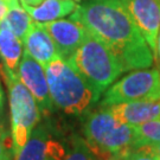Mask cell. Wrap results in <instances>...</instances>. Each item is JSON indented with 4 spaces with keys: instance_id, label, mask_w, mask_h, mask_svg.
<instances>
[{
    "instance_id": "30bf717a",
    "label": "cell",
    "mask_w": 160,
    "mask_h": 160,
    "mask_svg": "<svg viewBox=\"0 0 160 160\" xmlns=\"http://www.w3.org/2000/svg\"><path fill=\"white\" fill-rule=\"evenodd\" d=\"M51 36L61 57L68 59L84 40L88 29L74 19H57L42 23Z\"/></svg>"
},
{
    "instance_id": "44dd1931",
    "label": "cell",
    "mask_w": 160,
    "mask_h": 160,
    "mask_svg": "<svg viewBox=\"0 0 160 160\" xmlns=\"http://www.w3.org/2000/svg\"><path fill=\"white\" fill-rule=\"evenodd\" d=\"M7 11H8V4L6 2V0H0V24L5 19Z\"/></svg>"
},
{
    "instance_id": "484cf974",
    "label": "cell",
    "mask_w": 160,
    "mask_h": 160,
    "mask_svg": "<svg viewBox=\"0 0 160 160\" xmlns=\"http://www.w3.org/2000/svg\"><path fill=\"white\" fill-rule=\"evenodd\" d=\"M75 1H76V2H83L84 0H75Z\"/></svg>"
},
{
    "instance_id": "52a82bcc",
    "label": "cell",
    "mask_w": 160,
    "mask_h": 160,
    "mask_svg": "<svg viewBox=\"0 0 160 160\" xmlns=\"http://www.w3.org/2000/svg\"><path fill=\"white\" fill-rule=\"evenodd\" d=\"M16 72L19 80L23 82L24 86L29 89V92L34 97L40 113L44 115L52 113L55 104L50 96L45 70L25 50Z\"/></svg>"
},
{
    "instance_id": "8fae6325",
    "label": "cell",
    "mask_w": 160,
    "mask_h": 160,
    "mask_svg": "<svg viewBox=\"0 0 160 160\" xmlns=\"http://www.w3.org/2000/svg\"><path fill=\"white\" fill-rule=\"evenodd\" d=\"M25 51L45 69L52 61L61 57L51 36L44 25L34 22L23 39Z\"/></svg>"
},
{
    "instance_id": "7a4b0ae2",
    "label": "cell",
    "mask_w": 160,
    "mask_h": 160,
    "mask_svg": "<svg viewBox=\"0 0 160 160\" xmlns=\"http://www.w3.org/2000/svg\"><path fill=\"white\" fill-rule=\"evenodd\" d=\"M67 62L89 86L96 101L125 72L119 58L89 30L82 44Z\"/></svg>"
},
{
    "instance_id": "ba28073f",
    "label": "cell",
    "mask_w": 160,
    "mask_h": 160,
    "mask_svg": "<svg viewBox=\"0 0 160 160\" xmlns=\"http://www.w3.org/2000/svg\"><path fill=\"white\" fill-rule=\"evenodd\" d=\"M147 42L157 59L160 31V0H121Z\"/></svg>"
},
{
    "instance_id": "603a6c76",
    "label": "cell",
    "mask_w": 160,
    "mask_h": 160,
    "mask_svg": "<svg viewBox=\"0 0 160 160\" xmlns=\"http://www.w3.org/2000/svg\"><path fill=\"white\" fill-rule=\"evenodd\" d=\"M44 0H20L22 5H28V6H38Z\"/></svg>"
},
{
    "instance_id": "7c38bea8",
    "label": "cell",
    "mask_w": 160,
    "mask_h": 160,
    "mask_svg": "<svg viewBox=\"0 0 160 160\" xmlns=\"http://www.w3.org/2000/svg\"><path fill=\"white\" fill-rule=\"evenodd\" d=\"M107 108L118 120L129 126H138L160 119V98L118 103Z\"/></svg>"
},
{
    "instance_id": "2e32d148",
    "label": "cell",
    "mask_w": 160,
    "mask_h": 160,
    "mask_svg": "<svg viewBox=\"0 0 160 160\" xmlns=\"http://www.w3.org/2000/svg\"><path fill=\"white\" fill-rule=\"evenodd\" d=\"M133 127V148L160 142V119Z\"/></svg>"
},
{
    "instance_id": "8992f818",
    "label": "cell",
    "mask_w": 160,
    "mask_h": 160,
    "mask_svg": "<svg viewBox=\"0 0 160 160\" xmlns=\"http://www.w3.org/2000/svg\"><path fill=\"white\" fill-rule=\"evenodd\" d=\"M160 98V69H138L114 82L104 92L101 108L140 100Z\"/></svg>"
},
{
    "instance_id": "9c48e42d",
    "label": "cell",
    "mask_w": 160,
    "mask_h": 160,
    "mask_svg": "<svg viewBox=\"0 0 160 160\" xmlns=\"http://www.w3.org/2000/svg\"><path fill=\"white\" fill-rule=\"evenodd\" d=\"M67 151L55 140L45 125L38 123L13 160H64Z\"/></svg>"
},
{
    "instance_id": "d4e9b609",
    "label": "cell",
    "mask_w": 160,
    "mask_h": 160,
    "mask_svg": "<svg viewBox=\"0 0 160 160\" xmlns=\"http://www.w3.org/2000/svg\"><path fill=\"white\" fill-rule=\"evenodd\" d=\"M12 1H16V0H6V2H7V4H10V2H12Z\"/></svg>"
},
{
    "instance_id": "5bb4252c",
    "label": "cell",
    "mask_w": 160,
    "mask_h": 160,
    "mask_svg": "<svg viewBox=\"0 0 160 160\" xmlns=\"http://www.w3.org/2000/svg\"><path fill=\"white\" fill-rule=\"evenodd\" d=\"M23 53V40L18 38L2 20L0 24V58L2 65L17 71Z\"/></svg>"
},
{
    "instance_id": "6da1fadb",
    "label": "cell",
    "mask_w": 160,
    "mask_h": 160,
    "mask_svg": "<svg viewBox=\"0 0 160 160\" xmlns=\"http://www.w3.org/2000/svg\"><path fill=\"white\" fill-rule=\"evenodd\" d=\"M102 40L126 71L147 69L154 55L121 0H84L70 16Z\"/></svg>"
},
{
    "instance_id": "e0dca14e",
    "label": "cell",
    "mask_w": 160,
    "mask_h": 160,
    "mask_svg": "<svg viewBox=\"0 0 160 160\" xmlns=\"http://www.w3.org/2000/svg\"><path fill=\"white\" fill-rule=\"evenodd\" d=\"M64 160H98L81 137L74 135Z\"/></svg>"
},
{
    "instance_id": "4fadbf2b",
    "label": "cell",
    "mask_w": 160,
    "mask_h": 160,
    "mask_svg": "<svg viewBox=\"0 0 160 160\" xmlns=\"http://www.w3.org/2000/svg\"><path fill=\"white\" fill-rule=\"evenodd\" d=\"M78 4L75 0H44L38 6L23 5L34 22L46 23L72 14Z\"/></svg>"
},
{
    "instance_id": "7402d4cb",
    "label": "cell",
    "mask_w": 160,
    "mask_h": 160,
    "mask_svg": "<svg viewBox=\"0 0 160 160\" xmlns=\"http://www.w3.org/2000/svg\"><path fill=\"white\" fill-rule=\"evenodd\" d=\"M4 107H5V92L1 86V81H0V119L4 114Z\"/></svg>"
},
{
    "instance_id": "277c9868",
    "label": "cell",
    "mask_w": 160,
    "mask_h": 160,
    "mask_svg": "<svg viewBox=\"0 0 160 160\" xmlns=\"http://www.w3.org/2000/svg\"><path fill=\"white\" fill-rule=\"evenodd\" d=\"M83 135L98 160H109L133 148V127L118 120L107 107L87 114Z\"/></svg>"
},
{
    "instance_id": "3957f363",
    "label": "cell",
    "mask_w": 160,
    "mask_h": 160,
    "mask_svg": "<svg viewBox=\"0 0 160 160\" xmlns=\"http://www.w3.org/2000/svg\"><path fill=\"white\" fill-rule=\"evenodd\" d=\"M44 70L52 102L65 114L83 116L97 103L89 86L62 57L52 61Z\"/></svg>"
},
{
    "instance_id": "5b68a950",
    "label": "cell",
    "mask_w": 160,
    "mask_h": 160,
    "mask_svg": "<svg viewBox=\"0 0 160 160\" xmlns=\"http://www.w3.org/2000/svg\"><path fill=\"white\" fill-rule=\"evenodd\" d=\"M10 103L13 157L20 152L40 120V110L32 94L19 80L16 71L0 65Z\"/></svg>"
},
{
    "instance_id": "d6986e66",
    "label": "cell",
    "mask_w": 160,
    "mask_h": 160,
    "mask_svg": "<svg viewBox=\"0 0 160 160\" xmlns=\"http://www.w3.org/2000/svg\"><path fill=\"white\" fill-rule=\"evenodd\" d=\"M109 160H158L154 157L147 154L139 148H131L122 152L120 154H116L112 157Z\"/></svg>"
},
{
    "instance_id": "ffe728a7",
    "label": "cell",
    "mask_w": 160,
    "mask_h": 160,
    "mask_svg": "<svg viewBox=\"0 0 160 160\" xmlns=\"http://www.w3.org/2000/svg\"><path fill=\"white\" fill-rule=\"evenodd\" d=\"M139 149H141V151H143V152H146L147 154L154 157L155 159L160 160V142L152 143V145H147V146L140 147Z\"/></svg>"
},
{
    "instance_id": "9a60e30c",
    "label": "cell",
    "mask_w": 160,
    "mask_h": 160,
    "mask_svg": "<svg viewBox=\"0 0 160 160\" xmlns=\"http://www.w3.org/2000/svg\"><path fill=\"white\" fill-rule=\"evenodd\" d=\"M4 23L13 31L18 38L23 40L30 28L32 26L33 19L25 11L23 5L19 4V0H16L8 4V11L4 19Z\"/></svg>"
},
{
    "instance_id": "ac0fdd59",
    "label": "cell",
    "mask_w": 160,
    "mask_h": 160,
    "mask_svg": "<svg viewBox=\"0 0 160 160\" xmlns=\"http://www.w3.org/2000/svg\"><path fill=\"white\" fill-rule=\"evenodd\" d=\"M13 141L11 131L0 120V160H13Z\"/></svg>"
},
{
    "instance_id": "cb8c5ba5",
    "label": "cell",
    "mask_w": 160,
    "mask_h": 160,
    "mask_svg": "<svg viewBox=\"0 0 160 160\" xmlns=\"http://www.w3.org/2000/svg\"><path fill=\"white\" fill-rule=\"evenodd\" d=\"M157 56L160 59V31H159V34H158V42H157Z\"/></svg>"
}]
</instances>
